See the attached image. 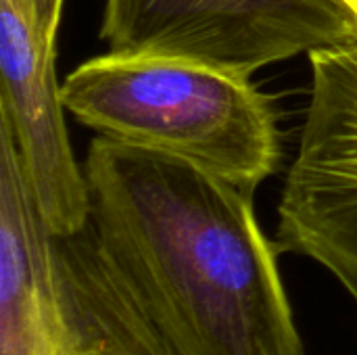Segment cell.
Here are the masks:
<instances>
[{
    "mask_svg": "<svg viewBox=\"0 0 357 355\" xmlns=\"http://www.w3.org/2000/svg\"><path fill=\"white\" fill-rule=\"evenodd\" d=\"M90 226L178 355H305L253 195L176 157L96 136Z\"/></svg>",
    "mask_w": 357,
    "mask_h": 355,
    "instance_id": "cell-1",
    "label": "cell"
},
{
    "mask_svg": "<svg viewBox=\"0 0 357 355\" xmlns=\"http://www.w3.org/2000/svg\"><path fill=\"white\" fill-rule=\"evenodd\" d=\"M61 98L98 136L182 159L247 195L280 167L278 107L251 75L178 56L107 52L77 65Z\"/></svg>",
    "mask_w": 357,
    "mask_h": 355,
    "instance_id": "cell-2",
    "label": "cell"
},
{
    "mask_svg": "<svg viewBox=\"0 0 357 355\" xmlns=\"http://www.w3.org/2000/svg\"><path fill=\"white\" fill-rule=\"evenodd\" d=\"M109 52L178 56L253 75L266 65L357 42L341 0H105Z\"/></svg>",
    "mask_w": 357,
    "mask_h": 355,
    "instance_id": "cell-3",
    "label": "cell"
},
{
    "mask_svg": "<svg viewBox=\"0 0 357 355\" xmlns=\"http://www.w3.org/2000/svg\"><path fill=\"white\" fill-rule=\"evenodd\" d=\"M276 243L328 270L357 303V42L316 50Z\"/></svg>",
    "mask_w": 357,
    "mask_h": 355,
    "instance_id": "cell-4",
    "label": "cell"
},
{
    "mask_svg": "<svg viewBox=\"0 0 357 355\" xmlns=\"http://www.w3.org/2000/svg\"><path fill=\"white\" fill-rule=\"evenodd\" d=\"M0 113L8 119L44 222L54 236L84 230L90 190L65 123L48 40L31 0H0Z\"/></svg>",
    "mask_w": 357,
    "mask_h": 355,
    "instance_id": "cell-5",
    "label": "cell"
},
{
    "mask_svg": "<svg viewBox=\"0 0 357 355\" xmlns=\"http://www.w3.org/2000/svg\"><path fill=\"white\" fill-rule=\"evenodd\" d=\"M52 236L0 113V355H63Z\"/></svg>",
    "mask_w": 357,
    "mask_h": 355,
    "instance_id": "cell-6",
    "label": "cell"
},
{
    "mask_svg": "<svg viewBox=\"0 0 357 355\" xmlns=\"http://www.w3.org/2000/svg\"><path fill=\"white\" fill-rule=\"evenodd\" d=\"M63 355H178L105 255L90 222L52 236Z\"/></svg>",
    "mask_w": 357,
    "mask_h": 355,
    "instance_id": "cell-7",
    "label": "cell"
},
{
    "mask_svg": "<svg viewBox=\"0 0 357 355\" xmlns=\"http://www.w3.org/2000/svg\"><path fill=\"white\" fill-rule=\"evenodd\" d=\"M63 2L65 0H31L40 29L52 42L56 38V29H59V23H61Z\"/></svg>",
    "mask_w": 357,
    "mask_h": 355,
    "instance_id": "cell-8",
    "label": "cell"
},
{
    "mask_svg": "<svg viewBox=\"0 0 357 355\" xmlns=\"http://www.w3.org/2000/svg\"><path fill=\"white\" fill-rule=\"evenodd\" d=\"M341 2H343V4H345V6L357 17V0H341Z\"/></svg>",
    "mask_w": 357,
    "mask_h": 355,
    "instance_id": "cell-9",
    "label": "cell"
}]
</instances>
